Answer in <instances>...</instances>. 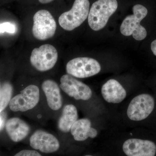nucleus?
<instances>
[{"label":"nucleus","mask_w":156,"mask_h":156,"mask_svg":"<svg viewBox=\"0 0 156 156\" xmlns=\"http://www.w3.org/2000/svg\"><path fill=\"white\" fill-rule=\"evenodd\" d=\"M14 156H42L35 151L23 150L20 151Z\"/></svg>","instance_id":"6ab92c4d"},{"label":"nucleus","mask_w":156,"mask_h":156,"mask_svg":"<svg viewBox=\"0 0 156 156\" xmlns=\"http://www.w3.org/2000/svg\"><path fill=\"white\" fill-rule=\"evenodd\" d=\"M133 14L128 15L124 20L120 31L125 36L132 35L136 41H142L147 35L146 30L140 22L147 15V9L144 6L136 5L133 7Z\"/></svg>","instance_id":"f03ea898"},{"label":"nucleus","mask_w":156,"mask_h":156,"mask_svg":"<svg viewBox=\"0 0 156 156\" xmlns=\"http://www.w3.org/2000/svg\"><path fill=\"white\" fill-rule=\"evenodd\" d=\"M60 88L70 97L76 100H89L92 96L91 89L86 84L70 75L66 74L60 79Z\"/></svg>","instance_id":"1a4fd4ad"},{"label":"nucleus","mask_w":156,"mask_h":156,"mask_svg":"<svg viewBox=\"0 0 156 156\" xmlns=\"http://www.w3.org/2000/svg\"><path fill=\"white\" fill-rule=\"evenodd\" d=\"M38 1L40 3L44 4L51 2L54 0H38Z\"/></svg>","instance_id":"4be33fe9"},{"label":"nucleus","mask_w":156,"mask_h":156,"mask_svg":"<svg viewBox=\"0 0 156 156\" xmlns=\"http://www.w3.org/2000/svg\"><path fill=\"white\" fill-rule=\"evenodd\" d=\"M13 87L11 83L6 82L0 88V113L10 103L13 93Z\"/></svg>","instance_id":"f3484780"},{"label":"nucleus","mask_w":156,"mask_h":156,"mask_svg":"<svg viewBox=\"0 0 156 156\" xmlns=\"http://www.w3.org/2000/svg\"><path fill=\"white\" fill-rule=\"evenodd\" d=\"M33 20L32 33L36 38L45 41L54 35L56 22L49 11L46 10L38 11L34 15Z\"/></svg>","instance_id":"39448f33"},{"label":"nucleus","mask_w":156,"mask_h":156,"mask_svg":"<svg viewBox=\"0 0 156 156\" xmlns=\"http://www.w3.org/2000/svg\"><path fill=\"white\" fill-rule=\"evenodd\" d=\"M151 50L154 55L156 56V40L154 41L151 44Z\"/></svg>","instance_id":"aec40b11"},{"label":"nucleus","mask_w":156,"mask_h":156,"mask_svg":"<svg viewBox=\"0 0 156 156\" xmlns=\"http://www.w3.org/2000/svg\"><path fill=\"white\" fill-rule=\"evenodd\" d=\"M5 128L10 139L15 142L24 139L30 131V127L28 124L18 118H12L8 120Z\"/></svg>","instance_id":"ddd939ff"},{"label":"nucleus","mask_w":156,"mask_h":156,"mask_svg":"<svg viewBox=\"0 0 156 156\" xmlns=\"http://www.w3.org/2000/svg\"><path fill=\"white\" fill-rule=\"evenodd\" d=\"M123 150L128 156H155L156 145L151 140L132 138L124 142Z\"/></svg>","instance_id":"9d476101"},{"label":"nucleus","mask_w":156,"mask_h":156,"mask_svg":"<svg viewBox=\"0 0 156 156\" xmlns=\"http://www.w3.org/2000/svg\"><path fill=\"white\" fill-rule=\"evenodd\" d=\"M118 7L117 0H98L93 3L88 17L90 28L95 31L103 29Z\"/></svg>","instance_id":"f257e3e1"},{"label":"nucleus","mask_w":156,"mask_h":156,"mask_svg":"<svg viewBox=\"0 0 156 156\" xmlns=\"http://www.w3.org/2000/svg\"><path fill=\"white\" fill-rule=\"evenodd\" d=\"M0 88H1V86H0Z\"/></svg>","instance_id":"b1692460"},{"label":"nucleus","mask_w":156,"mask_h":156,"mask_svg":"<svg viewBox=\"0 0 156 156\" xmlns=\"http://www.w3.org/2000/svg\"><path fill=\"white\" fill-rule=\"evenodd\" d=\"M154 105V99L151 95L140 94L131 100L127 110V115L132 121H142L152 112Z\"/></svg>","instance_id":"0eeeda50"},{"label":"nucleus","mask_w":156,"mask_h":156,"mask_svg":"<svg viewBox=\"0 0 156 156\" xmlns=\"http://www.w3.org/2000/svg\"><path fill=\"white\" fill-rule=\"evenodd\" d=\"M30 144L33 148L44 153H52L59 148V141L53 134L43 130H37L31 136Z\"/></svg>","instance_id":"9b49d317"},{"label":"nucleus","mask_w":156,"mask_h":156,"mask_svg":"<svg viewBox=\"0 0 156 156\" xmlns=\"http://www.w3.org/2000/svg\"><path fill=\"white\" fill-rule=\"evenodd\" d=\"M4 125V120L2 115L0 114V130L3 128Z\"/></svg>","instance_id":"412c9836"},{"label":"nucleus","mask_w":156,"mask_h":156,"mask_svg":"<svg viewBox=\"0 0 156 156\" xmlns=\"http://www.w3.org/2000/svg\"><path fill=\"white\" fill-rule=\"evenodd\" d=\"M89 8V0H75L71 9L62 13L59 17V25L65 30H73L87 19Z\"/></svg>","instance_id":"7ed1b4c3"},{"label":"nucleus","mask_w":156,"mask_h":156,"mask_svg":"<svg viewBox=\"0 0 156 156\" xmlns=\"http://www.w3.org/2000/svg\"><path fill=\"white\" fill-rule=\"evenodd\" d=\"M92 156V155H86V156Z\"/></svg>","instance_id":"5701e85b"},{"label":"nucleus","mask_w":156,"mask_h":156,"mask_svg":"<svg viewBox=\"0 0 156 156\" xmlns=\"http://www.w3.org/2000/svg\"><path fill=\"white\" fill-rule=\"evenodd\" d=\"M58 53L52 45L44 44L33 50L30 57L31 64L41 72L52 69L57 62Z\"/></svg>","instance_id":"20e7f679"},{"label":"nucleus","mask_w":156,"mask_h":156,"mask_svg":"<svg viewBox=\"0 0 156 156\" xmlns=\"http://www.w3.org/2000/svg\"><path fill=\"white\" fill-rule=\"evenodd\" d=\"M15 25L11 23L5 22L0 23V33L6 32L9 33L14 34L15 32Z\"/></svg>","instance_id":"a211bd4d"},{"label":"nucleus","mask_w":156,"mask_h":156,"mask_svg":"<svg viewBox=\"0 0 156 156\" xmlns=\"http://www.w3.org/2000/svg\"><path fill=\"white\" fill-rule=\"evenodd\" d=\"M78 119L76 108L73 105H67L63 108L62 114L58 121V129L62 132L68 133L73 125Z\"/></svg>","instance_id":"dca6fc26"},{"label":"nucleus","mask_w":156,"mask_h":156,"mask_svg":"<svg viewBox=\"0 0 156 156\" xmlns=\"http://www.w3.org/2000/svg\"><path fill=\"white\" fill-rule=\"evenodd\" d=\"M42 88L50 108L55 111L58 110L61 108L62 104V98L57 83L52 80H47L42 83Z\"/></svg>","instance_id":"4468645a"},{"label":"nucleus","mask_w":156,"mask_h":156,"mask_svg":"<svg viewBox=\"0 0 156 156\" xmlns=\"http://www.w3.org/2000/svg\"><path fill=\"white\" fill-rule=\"evenodd\" d=\"M40 91L35 85L28 86L11 99L10 108L13 112H26L33 108L38 103Z\"/></svg>","instance_id":"6e6552de"},{"label":"nucleus","mask_w":156,"mask_h":156,"mask_svg":"<svg viewBox=\"0 0 156 156\" xmlns=\"http://www.w3.org/2000/svg\"><path fill=\"white\" fill-rule=\"evenodd\" d=\"M70 131L77 141H84L88 137L94 138L98 134L97 130L91 127V122L87 119L78 120L73 125Z\"/></svg>","instance_id":"2eb2a0df"},{"label":"nucleus","mask_w":156,"mask_h":156,"mask_svg":"<svg viewBox=\"0 0 156 156\" xmlns=\"http://www.w3.org/2000/svg\"><path fill=\"white\" fill-rule=\"evenodd\" d=\"M104 99L108 103H119L127 95L126 90L116 80L111 79L104 84L101 89Z\"/></svg>","instance_id":"f8f14e48"},{"label":"nucleus","mask_w":156,"mask_h":156,"mask_svg":"<svg viewBox=\"0 0 156 156\" xmlns=\"http://www.w3.org/2000/svg\"><path fill=\"white\" fill-rule=\"evenodd\" d=\"M101 69L99 62L94 58L78 57L70 60L66 66L68 74L78 78H86L98 73Z\"/></svg>","instance_id":"423d86ee"}]
</instances>
